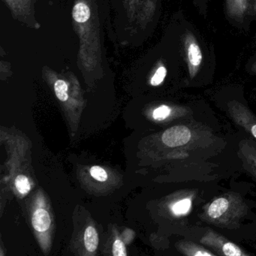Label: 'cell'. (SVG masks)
Returning a JSON list of instances; mask_svg holds the SVG:
<instances>
[{
	"label": "cell",
	"instance_id": "obj_1",
	"mask_svg": "<svg viewBox=\"0 0 256 256\" xmlns=\"http://www.w3.org/2000/svg\"><path fill=\"white\" fill-rule=\"evenodd\" d=\"M246 209V205L240 197L229 193L211 202L204 210L202 217L205 221L218 227L232 228L236 227Z\"/></svg>",
	"mask_w": 256,
	"mask_h": 256
},
{
	"label": "cell",
	"instance_id": "obj_2",
	"mask_svg": "<svg viewBox=\"0 0 256 256\" xmlns=\"http://www.w3.org/2000/svg\"><path fill=\"white\" fill-rule=\"evenodd\" d=\"M200 242L204 245L208 246L214 250V251L216 252V254L220 256H248V254L244 252L238 245L230 242L227 238L218 234L214 230H208L200 239Z\"/></svg>",
	"mask_w": 256,
	"mask_h": 256
},
{
	"label": "cell",
	"instance_id": "obj_3",
	"mask_svg": "<svg viewBox=\"0 0 256 256\" xmlns=\"http://www.w3.org/2000/svg\"><path fill=\"white\" fill-rule=\"evenodd\" d=\"M228 110L234 122L256 139V116L251 110L238 102H229Z\"/></svg>",
	"mask_w": 256,
	"mask_h": 256
},
{
	"label": "cell",
	"instance_id": "obj_4",
	"mask_svg": "<svg viewBox=\"0 0 256 256\" xmlns=\"http://www.w3.org/2000/svg\"><path fill=\"white\" fill-rule=\"evenodd\" d=\"M186 62L190 78L196 77L203 61L202 49L192 34L188 32L185 38Z\"/></svg>",
	"mask_w": 256,
	"mask_h": 256
},
{
	"label": "cell",
	"instance_id": "obj_5",
	"mask_svg": "<svg viewBox=\"0 0 256 256\" xmlns=\"http://www.w3.org/2000/svg\"><path fill=\"white\" fill-rule=\"evenodd\" d=\"M191 138V131L188 127L176 126L166 130L163 133L162 140L169 148H178L188 144Z\"/></svg>",
	"mask_w": 256,
	"mask_h": 256
},
{
	"label": "cell",
	"instance_id": "obj_6",
	"mask_svg": "<svg viewBox=\"0 0 256 256\" xmlns=\"http://www.w3.org/2000/svg\"><path fill=\"white\" fill-rule=\"evenodd\" d=\"M228 12L234 19L256 14V0H226Z\"/></svg>",
	"mask_w": 256,
	"mask_h": 256
},
{
	"label": "cell",
	"instance_id": "obj_7",
	"mask_svg": "<svg viewBox=\"0 0 256 256\" xmlns=\"http://www.w3.org/2000/svg\"><path fill=\"white\" fill-rule=\"evenodd\" d=\"M239 154L244 168L256 178V144L252 140H241Z\"/></svg>",
	"mask_w": 256,
	"mask_h": 256
},
{
	"label": "cell",
	"instance_id": "obj_8",
	"mask_svg": "<svg viewBox=\"0 0 256 256\" xmlns=\"http://www.w3.org/2000/svg\"><path fill=\"white\" fill-rule=\"evenodd\" d=\"M32 223L36 230L40 232H46L50 226V215L46 210H36L32 216Z\"/></svg>",
	"mask_w": 256,
	"mask_h": 256
},
{
	"label": "cell",
	"instance_id": "obj_9",
	"mask_svg": "<svg viewBox=\"0 0 256 256\" xmlns=\"http://www.w3.org/2000/svg\"><path fill=\"white\" fill-rule=\"evenodd\" d=\"M180 250L184 254L188 256H216L215 253L211 252L209 250L198 245L192 242H184L180 245Z\"/></svg>",
	"mask_w": 256,
	"mask_h": 256
},
{
	"label": "cell",
	"instance_id": "obj_10",
	"mask_svg": "<svg viewBox=\"0 0 256 256\" xmlns=\"http://www.w3.org/2000/svg\"><path fill=\"white\" fill-rule=\"evenodd\" d=\"M84 244L86 250L90 252L96 250L98 244V236L96 230L92 226H89L85 230Z\"/></svg>",
	"mask_w": 256,
	"mask_h": 256
},
{
	"label": "cell",
	"instance_id": "obj_11",
	"mask_svg": "<svg viewBox=\"0 0 256 256\" xmlns=\"http://www.w3.org/2000/svg\"><path fill=\"white\" fill-rule=\"evenodd\" d=\"M90 17L89 7L83 2L78 4L73 10V18L78 23H84Z\"/></svg>",
	"mask_w": 256,
	"mask_h": 256
},
{
	"label": "cell",
	"instance_id": "obj_12",
	"mask_svg": "<svg viewBox=\"0 0 256 256\" xmlns=\"http://www.w3.org/2000/svg\"><path fill=\"white\" fill-rule=\"evenodd\" d=\"M192 200L188 198L180 199L172 206V212L176 216L185 215L191 209Z\"/></svg>",
	"mask_w": 256,
	"mask_h": 256
},
{
	"label": "cell",
	"instance_id": "obj_13",
	"mask_svg": "<svg viewBox=\"0 0 256 256\" xmlns=\"http://www.w3.org/2000/svg\"><path fill=\"white\" fill-rule=\"evenodd\" d=\"M55 92L60 101L65 102L68 100V85L64 80H58L54 84Z\"/></svg>",
	"mask_w": 256,
	"mask_h": 256
},
{
	"label": "cell",
	"instance_id": "obj_14",
	"mask_svg": "<svg viewBox=\"0 0 256 256\" xmlns=\"http://www.w3.org/2000/svg\"><path fill=\"white\" fill-rule=\"evenodd\" d=\"M16 186L19 192L25 194L29 192L31 188L30 182L24 175H19L16 180Z\"/></svg>",
	"mask_w": 256,
	"mask_h": 256
},
{
	"label": "cell",
	"instance_id": "obj_15",
	"mask_svg": "<svg viewBox=\"0 0 256 256\" xmlns=\"http://www.w3.org/2000/svg\"><path fill=\"white\" fill-rule=\"evenodd\" d=\"M170 112H172V110L168 106H162L154 110L152 116L157 120H163L170 114Z\"/></svg>",
	"mask_w": 256,
	"mask_h": 256
},
{
	"label": "cell",
	"instance_id": "obj_16",
	"mask_svg": "<svg viewBox=\"0 0 256 256\" xmlns=\"http://www.w3.org/2000/svg\"><path fill=\"white\" fill-rule=\"evenodd\" d=\"M166 74H167L166 68L164 66H160L151 79V85L158 86V85L161 84L164 80V78H166Z\"/></svg>",
	"mask_w": 256,
	"mask_h": 256
},
{
	"label": "cell",
	"instance_id": "obj_17",
	"mask_svg": "<svg viewBox=\"0 0 256 256\" xmlns=\"http://www.w3.org/2000/svg\"><path fill=\"white\" fill-rule=\"evenodd\" d=\"M90 174L94 179L101 182H104L108 179L107 172L100 166H94L91 168Z\"/></svg>",
	"mask_w": 256,
	"mask_h": 256
},
{
	"label": "cell",
	"instance_id": "obj_18",
	"mask_svg": "<svg viewBox=\"0 0 256 256\" xmlns=\"http://www.w3.org/2000/svg\"><path fill=\"white\" fill-rule=\"evenodd\" d=\"M125 244L120 240H116L113 245V254L114 256H126Z\"/></svg>",
	"mask_w": 256,
	"mask_h": 256
},
{
	"label": "cell",
	"instance_id": "obj_19",
	"mask_svg": "<svg viewBox=\"0 0 256 256\" xmlns=\"http://www.w3.org/2000/svg\"><path fill=\"white\" fill-rule=\"evenodd\" d=\"M252 70L253 72L256 74V62L253 64L252 67Z\"/></svg>",
	"mask_w": 256,
	"mask_h": 256
}]
</instances>
